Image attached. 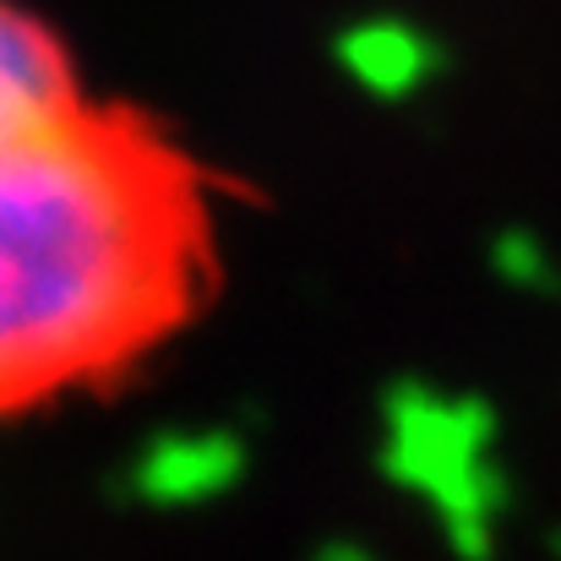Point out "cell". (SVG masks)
<instances>
[{
	"label": "cell",
	"mask_w": 561,
	"mask_h": 561,
	"mask_svg": "<svg viewBox=\"0 0 561 561\" xmlns=\"http://www.w3.org/2000/svg\"><path fill=\"white\" fill-rule=\"evenodd\" d=\"M224 175L148 104L0 131V425L104 392L218 295Z\"/></svg>",
	"instance_id": "obj_1"
},
{
	"label": "cell",
	"mask_w": 561,
	"mask_h": 561,
	"mask_svg": "<svg viewBox=\"0 0 561 561\" xmlns=\"http://www.w3.org/2000/svg\"><path fill=\"white\" fill-rule=\"evenodd\" d=\"M88 93L99 88L88 82L60 22L33 0H0V131L66 115Z\"/></svg>",
	"instance_id": "obj_2"
},
{
	"label": "cell",
	"mask_w": 561,
	"mask_h": 561,
	"mask_svg": "<svg viewBox=\"0 0 561 561\" xmlns=\"http://www.w3.org/2000/svg\"><path fill=\"white\" fill-rule=\"evenodd\" d=\"M311 561H376L366 546H350V540H333V546H322Z\"/></svg>",
	"instance_id": "obj_3"
}]
</instances>
